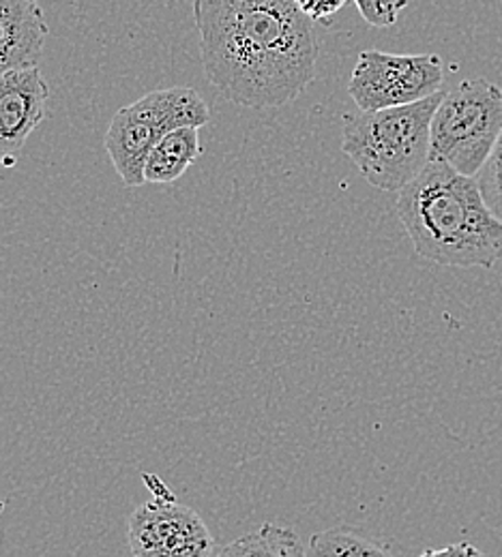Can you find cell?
I'll use <instances>...</instances> for the list:
<instances>
[{"label": "cell", "instance_id": "cell-1", "mask_svg": "<svg viewBox=\"0 0 502 557\" xmlns=\"http://www.w3.org/2000/svg\"><path fill=\"white\" fill-rule=\"evenodd\" d=\"M207 79L232 103L282 108L316 79L320 44L294 0H194Z\"/></svg>", "mask_w": 502, "mask_h": 557}, {"label": "cell", "instance_id": "cell-2", "mask_svg": "<svg viewBox=\"0 0 502 557\" xmlns=\"http://www.w3.org/2000/svg\"><path fill=\"white\" fill-rule=\"evenodd\" d=\"M397 214L415 253L440 267L494 269L502 260V221L479 185L446 163L430 161L397 198Z\"/></svg>", "mask_w": 502, "mask_h": 557}, {"label": "cell", "instance_id": "cell-3", "mask_svg": "<svg viewBox=\"0 0 502 557\" xmlns=\"http://www.w3.org/2000/svg\"><path fill=\"white\" fill-rule=\"evenodd\" d=\"M444 92L344 119L342 150L376 189L402 191L430 163L431 121Z\"/></svg>", "mask_w": 502, "mask_h": 557}, {"label": "cell", "instance_id": "cell-4", "mask_svg": "<svg viewBox=\"0 0 502 557\" xmlns=\"http://www.w3.org/2000/svg\"><path fill=\"white\" fill-rule=\"evenodd\" d=\"M211 121L209 103L189 86L152 90L121 108L106 134L108 157L130 189L146 185L144 163L157 141L181 127H205Z\"/></svg>", "mask_w": 502, "mask_h": 557}, {"label": "cell", "instance_id": "cell-5", "mask_svg": "<svg viewBox=\"0 0 502 557\" xmlns=\"http://www.w3.org/2000/svg\"><path fill=\"white\" fill-rule=\"evenodd\" d=\"M502 134V88L486 77L444 92L431 121L430 161L477 176Z\"/></svg>", "mask_w": 502, "mask_h": 557}, {"label": "cell", "instance_id": "cell-6", "mask_svg": "<svg viewBox=\"0 0 502 557\" xmlns=\"http://www.w3.org/2000/svg\"><path fill=\"white\" fill-rule=\"evenodd\" d=\"M444 67L436 54L360 52L348 95L363 112L411 106L440 92Z\"/></svg>", "mask_w": 502, "mask_h": 557}, {"label": "cell", "instance_id": "cell-7", "mask_svg": "<svg viewBox=\"0 0 502 557\" xmlns=\"http://www.w3.org/2000/svg\"><path fill=\"white\" fill-rule=\"evenodd\" d=\"M152 497L130 517V549L136 557H211L216 541L205 519L148 479Z\"/></svg>", "mask_w": 502, "mask_h": 557}, {"label": "cell", "instance_id": "cell-8", "mask_svg": "<svg viewBox=\"0 0 502 557\" xmlns=\"http://www.w3.org/2000/svg\"><path fill=\"white\" fill-rule=\"evenodd\" d=\"M50 88L37 67L0 75V157L22 150L48 116Z\"/></svg>", "mask_w": 502, "mask_h": 557}, {"label": "cell", "instance_id": "cell-9", "mask_svg": "<svg viewBox=\"0 0 502 557\" xmlns=\"http://www.w3.org/2000/svg\"><path fill=\"white\" fill-rule=\"evenodd\" d=\"M48 35L39 0H0V75L37 67Z\"/></svg>", "mask_w": 502, "mask_h": 557}, {"label": "cell", "instance_id": "cell-10", "mask_svg": "<svg viewBox=\"0 0 502 557\" xmlns=\"http://www.w3.org/2000/svg\"><path fill=\"white\" fill-rule=\"evenodd\" d=\"M200 154V127L174 129L150 150L144 163V181L150 185H170L179 181Z\"/></svg>", "mask_w": 502, "mask_h": 557}, {"label": "cell", "instance_id": "cell-11", "mask_svg": "<svg viewBox=\"0 0 502 557\" xmlns=\"http://www.w3.org/2000/svg\"><path fill=\"white\" fill-rule=\"evenodd\" d=\"M211 557H307V552L292 528L265 523L216 549Z\"/></svg>", "mask_w": 502, "mask_h": 557}, {"label": "cell", "instance_id": "cell-12", "mask_svg": "<svg viewBox=\"0 0 502 557\" xmlns=\"http://www.w3.org/2000/svg\"><path fill=\"white\" fill-rule=\"evenodd\" d=\"M307 557H395L393 552L351 525H335L309 539Z\"/></svg>", "mask_w": 502, "mask_h": 557}, {"label": "cell", "instance_id": "cell-13", "mask_svg": "<svg viewBox=\"0 0 502 557\" xmlns=\"http://www.w3.org/2000/svg\"><path fill=\"white\" fill-rule=\"evenodd\" d=\"M481 198L490 212L502 221V134L494 150L481 165V170L475 176Z\"/></svg>", "mask_w": 502, "mask_h": 557}, {"label": "cell", "instance_id": "cell-14", "mask_svg": "<svg viewBox=\"0 0 502 557\" xmlns=\"http://www.w3.org/2000/svg\"><path fill=\"white\" fill-rule=\"evenodd\" d=\"M360 17L376 28H389L397 22L408 0H355Z\"/></svg>", "mask_w": 502, "mask_h": 557}, {"label": "cell", "instance_id": "cell-15", "mask_svg": "<svg viewBox=\"0 0 502 557\" xmlns=\"http://www.w3.org/2000/svg\"><path fill=\"white\" fill-rule=\"evenodd\" d=\"M298 9L311 20L320 24H329L331 17L348 4V0H294Z\"/></svg>", "mask_w": 502, "mask_h": 557}, {"label": "cell", "instance_id": "cell-16", "mask_svg": "<svg viewBox=\"0 0 502 557\" xmlns=\"http://www.w3.org/2000/svg\"><path fill=\"white\" fill-rule=\"evenodd\" d=\"M419 557H486L470 543H455L444 549H428Z\"/></svg>", "mask_w": 502, "mask_h": 557}]
</instances>
